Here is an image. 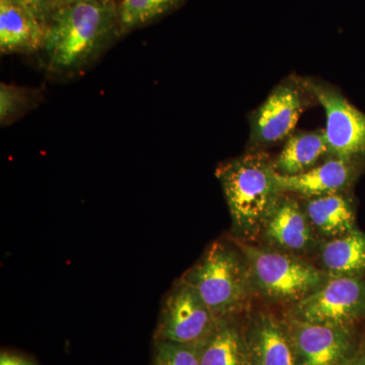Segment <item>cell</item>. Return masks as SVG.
Segmentation results:
<instances>
[{"instance_id":"obj_7","label":"cell","mask_w":365,"mask_h":365,"mask_svg":"<svg viewBox=\"0 0 365 365\" xmlns=\"http://www.w3.org/2000/svg\"><path fill=\"white\" fill-rule=\"evenodd\" d=\"M317 103L325 111L328 158L360 162L365 157V114L353 107L337 88L306 78Z\"/></svg>"},{"instance_id":"obj_5","label":"cell","mask_w":365,"mask_h":365,"mask_svg":"<svg viewBox=\"0 0 365 365\" xmlns=\"http://www.w3.org/2000/svg\"><path fill=\"white\" fill-rule=\"evenodd\" d=\"M317 103L306 78L290 76L280 81L250 115L249 150L265 151L287 140L302 113Z\"/></svg>"},{"instance_id":"obj_4","label":"cell","mask_w":365,"mask_h":365,"mask_svg":"<svg viewBox=\"0 0 365 365\" xmlns=\"http://www.w3.org/2000/svg\"><path fill=\"white\" fill-rule=\"evenodd\" d=\"M246 258L254 295L276 306L292 307L321 287L328 275L302 257L237 242Z\"/></svg>"},{"instance_id":"obj_2","label":"cell","mask_w":365,"mask_h":365,"mask_svg":"<svg viewBox=\"0 0 365 365\" xmlns=\"http://www.w3.org/2000/svg\"><path fill=\"white\" fill-rule=\"evenodd\" d=\"M215 175L232 218V239L254 244L285 194L278 184L272 158L265 151L249 150L220 163Z\"/></svg>"},{"instance_id":"obj_15","label":"cell","mask_w":365,"mask_h":365,"mask_svg":"<svg viewBox=\"0 0 365 365\" xmlns=\"http://www.w3.org/2000/svg\"><path fill=\"white\" fill-rule=\"evenodd\" d=\"M199 361L200 365H251L246 331L237 319L218 322L199 344Z\"/></svg>"},{"instance_id":"obj_16","label":"cell","mask_w":365,"mask_h":365,"mask_svg":"<svg viewBox=\"0 0 365 365\" xmlns=\"http://www.w3.org/2000/svg\"><path fill=\"white\" fill-rule=\"evenodd\" d=\"M321 270L329 277H359L365 274V234L355 228L337 239L322 241L318 248Z\"/></svg>"},{"instance_id":"obj_6","label":"cell","mask_w":365,"mask_h":365,"mask_svg":"<svg viewBox=\"0 0 365 365\" xmlns=\"http://www.w3.org/2000/svg\"><path fill=\"white\" fill-rule=\"evenodd\" d=\"M218 322L196 290L180 278L163 297L153 340L199 345Z\"/></svg>"},{"instance_id":"obj_19","label":"cell","mask_w":365,"mask_h":365,"mask_svg":"<svg viewBox=\"0 0 365 365\" xmlns=\"http://www.w3.org/2000/svg\"><path fill=\"white\" fill-rule=\"evenodd\" d=\"M179 0H123L118 11L124 31L150 23L168 13Z\"/></svg>"},{"instance_id":"obj_9","label":"cell","mask_w":365,"mask_h":365,"mask_svg":"<svg viewBox=\"0 0 365 365\" xmlns=\"http://www.w3.org/2000/svg\"><path fill=\"white\" fill-rule=\"evenodd\" d=\"M297 365H339L356 351L353 326H329L283 319Z\"/></svg>"},{"instance_id":"obj_11","label":"cell","mask_w":365,"mask_h":365,"mask_svg":"<svg viewBox=\"0 0 365 365\" xmlns=\"http://www.w3.org/2000/svg\"><path fill=\"white\" fill-rule=\"evenodd\" d=\"M359 162L328 158L313 169L294 176H281L277 181L283 193L313 198L346 193L359 176Z\"/></svg>"},{"instance_id":"obj_12","label":"cell","mask_w":365,"mask_h":365,"mask_svg":"<svg viewBox=\"0 0 365 365\" xmlns=\"http://www.w3.org/2000/svg\"><path fill=\"white\" fill-rule=\"evenodd\" d=\"M245 331L251 365H297L283 319L258 312L250 317Z\"/></svg>"},{"instance_id":"obj_8","label":"cell","mask_w":365,"mask_h":365,"mask_svg":"<svg viewBox=\"0 0 365 365\" xmlns=\"http://www.w3.org/2000/svg\"><path fill=\"white\" fill-rule=\"evenodd\" d=\"M287 316L329 326H353L365 316V281L329 277L313 294L290 307Z\"/></svg>"},{"instance_id":"obj_24","label":"cell","mask_w":365,"mask_h":365,"mask_svg":"<svg viewBox=\"0 0 365 365\" xmlns=\"http://www.w3.org/2000/svg\"><path fill=\"white\" fill-rule=\"evenodd\" d=\"M81 1H88V0H56V9L64 6H68V4H76V2Z\"/></svg>"},{"instance_id":"obj_17","label":"cell","mask_w":365,"mask_h":365,"mask_svg":"<svg viewBox=\"0 0 365 365\" xmlns=\"http://www.w3.org/2000/svg\"><path fill=\"white\" fill-rule=\"evenodd\" d=\"M328 158L325 131L294 132L284 141L279 155L273 160L274 169L281 176H294L318 165Z\"/></svg>"},{"instance_id":"obj_14","label":"cell","mask_w":365,"mask_h":365,"mask_svg":"<svg viewBox=\"0 0 365 365\" xmlns=\"http://www.w3.org/2000/svg\"><path fill=\"white\" fill-rule=\"evenodd\" d=\"M302 205L319 241L349 234L355 228V211L346 193L302 199Z\"/></svg>"},{"instance_id":"obj_10","label":"cell","mask_w":365,"mask_h":365,"mask_svg":"<svg viewBox=\"0 0 365 365\" xmlns=\"http://www.w3.org/2000/svg\"><path fill=\"white\" fill-rule=\"evenodd\" d=\"M260 237L265 246L302 258L313 253L319 245L302 202L289 194H284L276 204Z\"/></svg>"},{"instance_id":"obj_23","label":"cell","mask_w":365,"mask_h":365,"mask_svg":"<svg viewBox=\"0 0 365 365\" xmlns=\"http://www.w3.org/2000/svg\"><path fill=\"white\" fill-rule=\"evenodd\" d=\"M339 365H365V348H357L349 359Z\"/></svg>"},{"instance_id":"obj_1","label":"cell","mask_w":365,"mask_h":365,"mask_svg":"<svg viewBox=\"0 0 365 365\" xmlns=\"http://www.w3.org/2000/svg\"><path fill=\"white\" fill-rule=\"evenodd\" d=\"M118 13L106 0L58 7L46 26L43 63L50 74L71 76L102 55L115 32Z\"/></svg>"},{"instance_id":"obj_20","label":"cell","mask_w":365,"mask_h":365,"mask_svg":"<svg viewBox=\"0 0 365 365\" xmlns=\"http://www.w3.org/2000/svg\"><path fill=\"white\" fill-rule=\"evenodd\" d=\"M150 365H200L199 345L153 340Z\"/></svg>"},{"instance_id":"obj_3","label":"cell","mask_w":365,"mask_h":365,"mask_svg":"<svg viewBox=\"0 0 365 365\" xmlns=\"http://www.w3.org/2000/svg\"><path fill=\"white\" fill-rule=\"evenodd\" d=\"M218 321L237 319L254 297L246 258L237 242L216 240L182 276Z\"/></svg>"},{"instance_id":"obj_18","label":"cell","mask_w":365,"mask_h":365,"mask_svg":"<svg viewBox=\"0 0 365 365\" xmlns=\"http://www.w3.org/2000/svg\"><path fill=\"white\" fill-rule=\"evenodd\" d=\"M41 96L36 90L9 83H0V123H14L34 109Z\"/></svg>"},{"instance_id":"obj_13","label":"cell","mask_w":365,"mask_h":365,"mask_svg":"<svg viewBox=\"0 0 365 365\" xmlns=\"http://www.w3.org/2000/svg\"><path fill=\"white\" fill-rule=\"evenodd\" d=\"M46 25L14 0H0V51L33 53L42 49Z\"/></svg>"},{"instance_id":"obj_21","label":"cell","mask_w":365,"mask_h":365,"mask_svg":"<svg viewBox=\"0 0 365 365\" xmlns=\"http://www.w3.org/2000/svg\"><path fill=\"white\" fill-rule=\"evenodd\" d=\"M14 1L25 7L26 11L33 14L46 26L56 9V0H14Z\"/></svg>"},{"instance_id":"obj_22","label":"cell","mask_w":365,"mask_h":365,"mask_svg":"<svg viewBox=\"0 0 365 365\" xmlns=\"http://www.w3.org/2000/svg\"><path fill=\"white\" fill-rule=\"evenodd\" d=\"M0 365H39L35 359L23 353L2 350L0 353Z\"/></svg>"}]
</instances>
